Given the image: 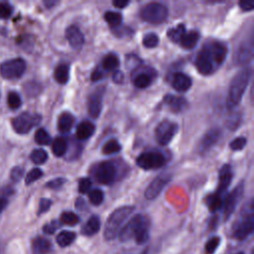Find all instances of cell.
Returning a JSON list of instances; mask_svg holds the SVG:
<instances>
[{
    "label": "cell",
    "instance_id": "cell-36",
    "mask_svg": "<svg viewBox=\"0 0 254 254\" xmlns=\"http://www.w3.org/2000/svg\"><path fill=\"white\" fill-rule=\"evenodd\" d=\"M30 157H31V160L33 161V163H35L36 165H41L47 161L48 153L44 149H35L31 153Z\"/></svg>",
    "mask_w": 254,
    "mask_h": 254
},
{
    "label": "cell",
    "instance_id": "cell-8",
    "mask_svg": "<svg viewBox=\"0 0 254 254\" xmlns=\"http://www.w3.org/2000/svg\"><path fill=\"white\" fill-rule=\"evenodd\" d=\"M136 164L143 170H156L166 164V157L156 151L144 152L137 157Z\"/></svg>",
    "mask_w": 254,
    "mask_h": 254
},
{
    "label": "cell",
    "instance_id": "cell-43",
    "mask_svg": "<svg viewBox=\"0 0 254 254\" xmlns=\"http://www.w3.org/2000/svg\"><path fill=\"white\" fill-rule=\"evenodd\" d=\"M246 144L247 139L245 137H237L229 143V148L233 151H240L246 146Z\"/></svg>",
    "mask_w": 254,
    "mask_h": 254
},
{
    "label": "cell",
    "instance_id": "cell-18",
    "mask_svg": "<svg viewBox=\"0 0 254 254\" xmlns=\"http://www.w3.org/2000/svg\"><path fill=\"white\" fill-rule=\"evenodd\" d=\"M191 78L183 72H177L172 78V86L179 92H185L191 86Z\"/></svg>",
    "mask_w": 254,
    "mask_h": 254
},
{
    "label": "cell",
    "instance_id": "cell-33",
    "mask_svg": "<svg viewBox=\"0 0 254 254\" xmlns=\"http://www.w3.org/2000/svg\"><path fill=\"white\" fill-rule=\"evenodd\" d=\"M186 27L184 24H179L176 28H172L168 31L167 35L169 37V39L174 42V43H180L182 37L185 35L186 33Z\"/></svg>",
    "mask_w": 254,
    "mask_h": 254
},
{
    "label": "cell",
    "instance_id": "cell-13",
    "mask_svg": "<svg viewBox=\"0 0 254 254\" xmlns=\"http://www.w3.org/2000/svg\"><path fill=\"white\" fill-rule=\"evenodd\" d=\"M171 180V177H169L168 175H161L156 177L147 187L146 190H145V196L148 199H154L156 198L164 190V188L169 184Z\"/></svg>",
    "mask_w": 254,
    "mask_h": 254
},
{
    "label": "cell",
    "instance_id": "cell-6",
    "mask_svg": "<svg viewBox=\"0 0 254 254\" xmlns=\"http://www.w3.org/2000/svg\"><path fill=\"white\" fill-rule=\"evenodd\" d=\"M140 17L145 22L161 24L168 18V8L161 3L151 2L141 8Z\"/></svg>",
    "mask_w": 254,
    "mask_h": 254
},
{
    "label": "cell",
    "instance_id": "cell-4",
    "mask_svg": "<svg viewBox=\"0 0 254 254\" xmlns=\"http://www.w3.org/2000/svg\"><path fill=\"white\" fill-rule=\"evenodd\" d=\"M134 209L135 207L133 205H123L110 213L105 222L103 230V236L105 240H113L118 236L124 222L132 214Z\"/></svg>",
    "mask_w": 254,
    "mask_h": 254
},
{
    "label": "cell",
    "instance_id": "cell-28",
    "mask_svg": "<svg viewBox=\"0 0 254 254\" xmlns=\"http://www.w3.org/2000/svg\"><path fill=\"white\" fill-rule=\"evenodd\" d=\"M75 238H76V235L74 232L68 231V230H64V231H61L57 235V243L61 247H67L73 243Z\"/></svg>",
    "mask_w": 254,
    "mask_h": 254
},
{
    "label": "cell",
    "instance_id": "cell-19",
    "mask_svg": "<svg viewBox=\"0 0 254 254\" xmlns=\"http://www.w3.org/2000/svg\"><path fill=\"white\" fill-rule=\"evenodd\" d=\"M164 101L168 105V107L176 113L185 110V108L188 106V101L184 97L175 96L172 94L166 95L164 97Z\"/></svg>",
    "mask_w": 254,
    "mask_h": 254
},
{
    "label": "cell",
    "instance_id": "cell-31",
    "mask_svg": "<svg viewBox=\"0 0 254 254\" xmlns=\"http://www.w3.org/2000/svg\"><path fill=\"white\" fill-rule=\"evenodd\" d=\"M104 20L112 29H117L122 23V15L118 12L107 11L104 14Z\"/></svg>",
    "mask_w": 254,
    "mask_h": 254
},
{
    "label": "cell",
    "instance_id": "cell-38",
    "mask_svg": "<svg viewBox=\"0 0 254 254\" xmlns=\"http://www.w3.org/2000/svg\"><path fill=\"white\" fill-rule=\"evenodd\" d=\"M103 197H104V194L102 190H100L99 189H93L88 191L89 201L94 205L101 204L103 201Z\"/></svg>",
    "mask_w": 254,
    "mask_h": 254
},
{
    "label": "cell",
    "instance_id": "cell-21",
    "mask_svg": "<svg viewBox=\"0 0 254 254\" xmlns=\"http://www.w3.org/2000/svg\"><path fill=\"white\" fill-rule=\"evenodd\" d=\"M100 219L97 215H91L81 228V233L85 236H92L100 229Z\"/></svg>",
    "mask_w": 254,
    "mask_h": 254
},
{
    "label": "cell",
    "instance_id": "cell-26",
    "mask_svg": "<svg viewBox=\"0 0 254 254\" xmlns=\"http://www.w3.org/2000/svg\"><path fill=\"white\" fill-rule=\"evenodd\" d=\"M199 39V33L196 31H190V32H186L185 35L182 37L180 44L183 48L187 50H191L193 49Z\"/></svg>",
    "mask_w": 254,
    "mask_h": 254
},
{
    "label": "cell",
    "instance_id": "cell-53",
    "mask_svg": "<svg viewBox=\"0 0 254 254\" xmlns=\"http://www.w3.org/2000/svg\"><path fill=\"white\" fill-rule=\"evenodd\" d=\"M112 4H113L114 7L122 9V8H124L125 6H127L129 4V1L128 0H114L112 2Z\"/></svg>",
    "mask_w": 254,
    "mask_h": 254
},
{
    "label": "cell",
    "instance_id": "cell-17",
    "mask_svg": "<svg viewBox=\"0 0 254 254\" xmlns=\"http://www.w3.org/2000/svg\"><path fill=\"white\" fill-rule=\"evenodd\" d=\"M221 132L218 128H211L202 136L199 142V150L200 152H205L213 147L219 140Z\"/></svg>",
    "mask_w": 254,
    "mask_h": 254
},
{
    "label": "cell",
    "instance_id": "cell-3",
    "mask_svg": "<svg viewBox=\"0 0 254 254\" xmlns=\"http://www.w3.org/2000/svg\"><path fill=\"white\" fill-rule=\"evenodd\" d=\"M250 78H251L250 67H244L234 75V77L232 78L229 84L227 98H226V105L228 109H232L239 104L246 90V87L249 83Z\"/></svg>",
    "mask_w": 254,
    "mask_h": 254
},
{
    "label": "cell",
    "instance_id": "cell-7",
    "mask_svg": "<svg viewBox=\"0 0 254 254\" xmlns=\"http://www.w3.org/2000/svg\"><path fill=\"white\" fill-rule=\"evenodd\" d=\"M41 120L42 116L40 114L23 112L12 120V126L17 133L26 134L30 132L33 127L39 125Z\"/></svg>",
    "mask_w": 254,
    "mask_h": 254
},
{
    "label": "cell",
    "instance_id": "cell-52",
    "mask_svg": "<svg viewBox=\"0 0 254 254\" xmlns=\"http://www.w3.org/2000/svg\"><path fill=\"white\" fill-rule=\"evenodd\" d=\"M102 76H103L102 70H101L99 67H96V68L92 71V73H91V80H92V81L99 80Z\"/></svg>",
    "mask_w": 254,
    "mask_h": 254
},
{
    "label": "cell",
    "instance_id": "cell-57",
    "mask_svg": "<svg viewBox=\"0 0 254 254\" xmlns=\"http://www.w3.org/2000/svg\"><path fill=\"white\" fill-rule=\"evenodd\" d=\"M147 253H148V250H147V249H146V250H144V251H143V252H141V253H140V254H147Z\"/></svg>",
    "mask_w": 254,
    "mask_h": 254
},
{
    "label": "cell",
    "instance_id": "cell-50",
    "mask_svg": "<svg viewBox=\"0 0 254 254\" xmlns=\"http://www.w3.org/2000/svg\"><path fill=\"white\" fill-rule=\"evenodd\" d=\"M112 78H113V81L116 82V83H121L124 79V74L121 70H114L113 71V74H112Z\"/></svg>",
    "mask_w": 254,
    "mask_h": 254
},
{
    "label": "cell",
    "instance_id": "cell-37",
    "mask_svg": "<svg viewBox=\"0 0 254 254\" xmlns=\"http://www.w3.org/2000/svg\"><path fill=\"white\" fill-rule=\"evenodd\" d=\"M35 141L39 145H49L51 143V136L44 128H40L35 133Z\"/></svg>",
    "mask_w": 254,
    "mask_h": 254
},
{
    "label": "cell",
    "instance_id": "cell-12",
    "mask_svg": "<svg viewBox=\"0 0 254 254\" xmlns=\"http://www.w3.org/2000/svg\"><path fill=\"white\" fill-rule=\"evenodd\" d=\"M244 190V184L241 182L239 185H237L225 197L223 200L222 206H223V214L225 220L228 219L231 214L234 212L240 198L242 197Z\"/></svg>",
    "mask_w": 254,
    "mask_h": 254
},
{
    "label": "cell",
    "instance_id": "cell-39",
    "mask_svg": "<svg viewBox=\"0 0 254 254\" xmlns=\"http://www.w3.org/2000/svg\"><path fill=\"white\" fill-rule=\"evenodd\" d=\"M220 244V237L218 236H212L210 237L206 243H205V246H204V251L206 254H213L217 247L219 246Z\"/></svg>",
    "mask_w": 254,
    "mask_h": 254
},
{
    "label": "cell",
    "instance_id": "cell-29",
    "mask_svg": "<svg viewBox=\"0 0 254 254\" xmlns=\"http://www.w3.org/2000/svg\"><path fill=\"white\" fill-rule=\"evenodd\" d=\"M67 149V142L64 137H57L52 143V151L55 156L62 157L65 154Z\"/></svg>",
    "mask_w": 254,
    "mask_h": 254
},
{
    "label": "cell",
    "instance_id": "cell-49",
    "mask_svg": "<svg viewBox=\"0 0 254 254\" xmlns=\"http://www.w3.org/2000/svg\"><path fill=\"white\" fill-rule=\"evenodd\" d=\"M59 226H60V223H59L58 221H56V220H53L52 222L47 223V224L44 225L43 231H44L45 233H47V234H53V233H55L56 229H57Z\"/></svg>",
    "mask_w": 254,
    "mask_h": 254
},
{
    "label": "cell",
    "instance_id": "cell-47",
    "mask_svg": "<svg viewBox=\"0 0 254 254\" xmlns=\"http://www.w3.org/2000/svg\"><path fill=\"white\" fill-rule=\"evenodd\" d=\"M52 205V200L49 199V198H42L40 200V203H39V210H38V214H42L46 211H48L50 209Z\"/></svg>",
    "mask_w": 254,
    "mask_h": 254
},
{
    "label": "cell",
    "instance_id": "cell-9",
    "mask_svg": "<svg viewBox=\"0 0 254 254\" xmlns=\"http://www.w3.org/2000/svg\"><path fill=\"white\" fill-rule=\"evenodd\" d=\"M93 177L99 184L111 185L117 177L116 167L109 161L101 162L94 167Z\"/></svg>",
    "mask_w": 254,
    "mask_h": 254
},
{
    "label": "cell",
    "instance_id": "cell-41",
    "mask_svg": "<svg viewBox=\"0 0 254 254\" xmlns=\"http://www.w3.org/2000/svg\"><path fill=\"white\" fill-rule=\"evenodd\" d=\"M21 97L16 91H10L7 96V103L11 109H17L21 106Z\"/></svg>",
    "mask_w": 254,
    "mask_h": 254
},
{
    "label": "cell",
    "instance_id": "cell-24",
    "mask_svg": "<svg viewBox=\"0 0 254 254\" xmlns=\"http://www.w3.org/2000/svg\"><path fill=\"white\" fill-rule=\"evenodd\" d=\"M74 123V117L69 112H63L58 118V129L61 133H67L70 131Z\"/></svg>",
    "mask_w": 254,
    "mask_h": 254
},
{
    "label": "cell",
    "instance_id": "cell-5",
    "mask_svg": "<svg viewBox=\"0 0 254 254\" xmlns=\"http://www.w3.org/2000/svg\"><path fill=\"white\" fill-rule=\"evenodd\" d=\"M254 228V216L252 200L250 201L246 211L242 212L241 218L237 221L233 227L232 235L237 240H244L252 234Z\"/></svg>",
    "mask_w": 254,
    "mask_h": 254
},
{
    "label": "cell",
    "instance_id": "cell-34",
    "mask_svg": "<svg viewBox=\"0 0 254 254\" xmlns=\"http://www.w3.org/2000/svg\"><path fill=\"white\" fill-rule=\"evenodd\" d=\"M60 222L65 225H76L79 222V217L72 211H64L60 216Z\"/></svg>",
    "mask_w": 254,
    "mask_h": 254
},
{
    "label": "cell",
    "instance_id": "cell-48",
    "mask_svg": "<svg viewBox=\"0 0 254 254\" xmlns=\"http://www.w3.org/2000/svg\"><path fill=\"white\" fill-rule=\"evenodd\" d=\"M24 176V169L22 167H15L12 171H11V179L14 181V182H18L20 181Z\"/></svg>",
    "mask_w": 254,
    "mask_h": 254
},
{
    "label": "cell",
    "instance_id": "cell-11",
    "mask_svg": "<svg viewBox=\"0 0 254 254\" xmlns=\"http://www.w3.org/2000/svg\"><path fill=\"white\" fill-rule=\"evenodd\" d=\"M178 132V124L168 119L161 121L155 130V138L157 142L163 146L168 145Z\"/></svg>",
    "mask_w": 254,
    "mask_h": 254
},
{
    "label": "cell",
    "instance_id": "cell-27",
    "mask_svg": "<svg viewBox=\"0 0 254 254\" xmlns=\"http://www.w3.org/2000/svg\"><path fill=\"white\" fill-rule=\"evenodd\" d=\"M205 202L206 205L211 212L217 211L219 208H221L223 199H222V194H219L217 192H213L211 194H208L205 197Z\"/></svg>",
    "mask_w": 254,
    "mask_h": 254
},
{
    "label": "cell",
    "instance_id": "cell-54",
    "mask_svg": "<svg viewBox=\"0 0 254 254\" xmlns=\"http://www.w3.org/2000/svg\"><path fill=\"white\" fill-rule=\"evenodd\" d=\"M75 206H76L77 209H83L84 206H85V201H84L81 197H78V198L76 199Z\"/></svg>",
    "mask_w": 254,
    "mask_h": 254
},
{
    "label": "cell",
    "instance_id": "cell-22",
    "mask_svg": "<svg viewBox=\"0 0 254 254\" xmlns=\"http://www.w3.org/2000/svg\"><path fill=\"white\" fill-rule=\"evenodd\" d=\"M34 254H49L53 250V245L50 240L44 237H37L32 243Z\"/></svg>",
    "mask_w": 254,
    "mask_h": 254
},
{
    "label": "cell",
    "instance_id": "cell-55",
    "mask_svg": "<svg viewBox=\"0 0 254 254\" xmlns=\"http://www.w3.org/2000/svg\"><path fill=\"white\" fill-rule=\"evenodd\" d=\"M6 204H7V200L3 197H0V212L5 208Z\"/></svg>",
    "mask_w": 254,
    "mask_h": 254
},
{
    "label": "cell",
    "instance_id": "cell-46",
    "mask_svg": "<svg viewBox=\"0 0 254 254\" xmlns=\"http://www.w3.org/2000/svg\"><path fill=\"white\" fill-rule=\"evenodd\" d=\"M66 180L64 178H56L52 181H49L46 185L47 188H50V189H53V190H58L60 188H62L64 184H65Z\"/></svg>",
    "mask_w": 254,
    "mask_h": 254
},
{
    "label": "cell",
    "instance_id": "cell-20",
    "mask_svg": "<svg viewBox=\"0 0 254 254\" xmlns=\"http://www.w3.org/2000/svg\"><path fill=\"white\" fill-rule=\"evenodd\" d=\"M252 55H253V48H252V44H243L241 45L235 55H234V62L238 64H245L247 62H249L252 59Z\"/></svg>",
    "mask_w": 254,
    "mask_h": 254
},
{
    "label": "cell",
    "instance_id": "cell-30",
    "mask_svg": "<svg viewBox=\"0 0 254 254\" xmlns=\"http://www.w3.org/2000/svg\"><path fill=\"white\" fill-rule=\"evenodd\" d=\"M119 65V59L117 58L116 55L114 54H108L106 55L103 60H102V69L105 71H110V70H116V68Z\"/></svg>",
    "mask_w": 254,
    "mask_h": 254
},
{
    "label": "cell",
    "instance_id": "cell-25",
    "mask_svg": "<svg viewBox=\"0 0 254 254\" xmlns=\"http://www.w3.org/2000/svg\"><path fill=\"white\" fill-rule=\"evenodd\" d=\"M54 77L60 84H65L69 78V64L65 63L58 64L54 71Z\"/></svg>",
    "mask_w": 254,
    "mask_h": 254
},
{
    "label": "cell",
    "instance_id": "cell-42",
    "mask_svg": "<svg viewBox=\"0 0 254 254\" xmlns=\"http://www.w3.org/2000/svg\"><path fill=\"white\" fill-rule=\"evenodd\" d=\"M42 176H43V171L39 168H34L26 175L25 183H26V185H30V184L34 183L35 181L39 180L40 178H42Z\"/></svg>",
    "mask_w": 254,
    "mask_h": 254
},
{
    "label": "cell",
    "instance_id": "cell-32",
    "mask_svg": "<svg viewBox=\"0 0 254 254\" xmlns=\"http://www.w3.org/2000/svg\"><path fill=\"white\" fill-rule=\"evenodd\" d=\"M152 82V77L149 73L140 72L135 75L133 78V84L138 88H146Z\"/></svg>",
    "mask_w": 254,
    "mask_h": 254
},
{
    "label": "cell",
    "instance_id": "cell-15",
    "mask_svg": "<svg viewBox=\"0 0 254 254\" xmlns=\"http://www.w3.org/2000/svg\"><path fill=\"white\" fill-rule=\"evenodd\" d=\"M65 39L71 48L78 50L84 44V36L81 31L74 25H71L65 29Z\"/></svg>",
    "mask_w": 254,
    "mask_h": 254
},
{
    "label": "cell",
    "instance_id": "cell-44",
    "mask_svg": "<svg viewBox=\"0 0 254 254\" xmlns=\"http://www.w3.org/2000/svg\"><path fill=\"white\" fill-rule=\"evenodd\" d=\"M91 188V180L89 178H81L78 181V191L80 193H87Z\"/></svg>",
    "mask_w": 254,
    "mask_h": 254
},
{
    "label": "cell",
    "instance_id": "cell-45",
    "mask_svg": "<svg viewBox=\"0 0 254 254\" xmlns=\"http://www.w3.org/2000/svg\"><path fill=\"white\" fill-rule=\"evenodd\" d=\"M13 12V8L6 2H0V19H7Z\"/></svg>",
    "mask_w": 254,
    "mask_h": 254
},
{
    "label": "cell",
    "instance_id": "cell-14",
    "mask_svg": "<svg viewBox=\"0 0 254 254\" xmlns=\"http://www.w3.org/2000/svg\"><path fill=\"white\" fill-rule=\"evenodd\" d=\"M104 88L100 86L98 89L94 90L88 97L87 100V110L88 114L92 118H97L100 115L102 109V97Z\"/></svg>",
    "mask_w": 254,
    "mask_h": 254
},
{
    "label": "cell",
    "instance_id": "cell-51",
    "mask_svg": "<svg viewBox=\"0 0 254 254\" xmlns=\"http://www.w3.org/2000/svg\"><path fill=\"white\" fill-rule=\"evenodd\" d=\"M239 7L241 8V10L243 11H246V12H249V11H252L254 9V5L253 3L251 2H245V1H240L239 2Z\"/></svg>",
    "mask_w": 254,
    "mask_h": 254
},
{
    "label": "cell",
    "instance_id": "cell-1",
    "mask_svg": "<svg viewBox=\"0 0 254 254\" xmlns=\"http://www.w3.org/2000/svg\"><path fill=\"white\" fill-rule=\"evenodd\" d=\"M226 55L227 47L224 43L211 41L198 52L195 59V67L199 73L208 75L224 63Z\"/></svg>",
    "mask_w": 254,
    "mask_h": 254
},
{
    "label": "cell",
    "instance_id": "cell-35",
    "mask_svg": "<svg viewBox=\"0 0 254 254\" xmlns=\"http://www.w3.org/2000/svg\"><path fill=\"white\" fill-rule=\"evenodd\" d=\"M121 150V145L116 139L108 140L102 147V153L104 155H112L118 153Z\"/></svg>",
    "mask_w": 254,
    "mask_h": 254
},
{
    "label": "cell",
    "instance_id": "cell-16",
    "mask_svg": "<svg viewBox=\"0 0 254 254\" xmlns=\"http://www.w3.org/2000/svg\"><path fill=\"white\" fill-rule=\"evenodd\" d=\"M233 178V172L232 168L229 165H224L221 167L218 175V186L216 189L217 193L222 194L229 187L231 181Z\"/></svg>",
    "mask_w": 254,
    "mask_h": 254
},
{
    "label": "cell",
    "instance_id": "cell-23",
    "mask_svg": "<svg viewBox=\"0 0 254 254\" xmlns=\"http://www.w3.org/2000/svg\"><path fill=\"white\" fill-rule=\"evenodd\" d=\"M95 131V126L90 121H82L76 127V137L79 140L89 139Z\"/></svg>",
    "mask_w": 254,
    "mask_h": 254
},
{
    "label": "cell",
    "instance_id": "cell-56",
    "mask_svg": "<svg viewBox=\"0 0 254 254\" xmlns=\"http://www.w3.org/2000/svg\"><path fill=\"white\" fill-rule=\"evenodd\" d=\"M58 2L57 1H45V5L48 7V8H51L52 6L56 5Z\"/></svg>",
    "mask_w": 254,
    "mask_h": 254
},
{
    "label": "cell",
    "instance_id": "cell-2",
    "mask_svg": "<svg viewBox=\"0 0 254 254\" xmlns=\"http://www.w3.org/2000/svg\"><path fill=\"white\" fill-rule=\"evenodd\" d=\"M150 220L146 215L136 214L121 228L118 237L121 242L134 239L137 244H144L150 237Z\"/></svg>",
    "mask_w": 254,
    "mask_h": 254
},
{
    "label": "cell",
    "instance_id": "cell-40",
    "mask_svg": "<svg viewBox=\"0 0 254 254\" xmlns=\"http://www.w3.org/2000/svg\"><path fill=\"white\" fill-rule=\"evenodd\" d=\"M142 44L144 45V47H146L148 49L155 48L159 44V38L155 33H148L143 37Z\"/></svg>",
    "mask_w": 254,
    "mask_h": 254
},
{
    "label": "cell",
    "instance_id": "cell-58",
    "mask_svg": "<svg viewBox=\"0 0 254 254\" xmlns=\"http://www.w3.org/2000/svg\"><path fill=\"white\" fill-rule=\"evenodd\" d=\"M235 254H244L243 252H237V253H235Z\"/></svg>",
    "mask_w": 254,
    "mask_h": 254
},
{
    "label": "cell",
    "instance_id": "cell-10",
    "mask_svg": "<svg viewBox=\"0 0 254 254\" xmlns=\"http://www.w3.org/2000/svg\"><path fill=\"white\" fill-rule=\"evenodd\" d=\"M26 62L21 59H12L4 62L0 65V73L4 78L15 79L22 76L26 70Z\"/></svg>",
    "mask_w": 254,
    "mask_h": 254
}]
</instances>
